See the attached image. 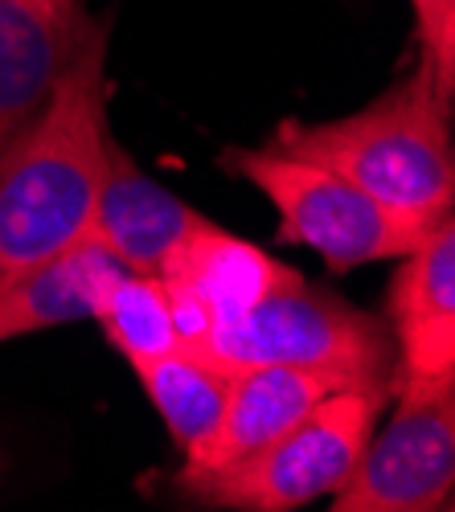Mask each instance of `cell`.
I'll use <instances>...</instances> for the list:
<instances>
[{
	"label": "cell",
	"instance_id": "6da1fadb",
	"mask_svg": "<svg viewBox=\"0 0 455 512\" xmlns=\"http://www.w3.org/2000/svg\"><path fill=\"white\" fill-rule=\"evenodd\" d=\"M107 33H95L58 78L41 119L0 160V275L91 238L107 160Z\"/></svg>",
	"mask_w": 455,
	"mask_h": 512
},
{
	"label": "cell",
	"instance_id": "7a4b0ae2",
	"mask_svg": "<svg viewBox=\"0 0 455 512\" xmlns=\"http://www.w3.org/2000/svg\"><path fill=\"white\" fill-rule=\"evenodd\" d=\"M267 144L333 168L406 222L439 226L451 218V95L423 58L374 103L324 123L283 119Z\"/></svg>",
	"mask_w": 455,
	"mask_h": 512
},
{
	"label": "cell",
	"instance_id": "3957f363",
	"mask_svg": "<svg viewBox=\"0 0 455 512\" xmlns=\"http://www.w3.org/2000/svg\"><path fill=\"white\" fill-rule=\"evenodd\" d=\"M386 402V390H333L292 431L251 455L214 467L185 463L173 476V496L230 512H292L312 500H333L353 476Z\"/></svg>",
	"mask_w": 455,
	"mask_h": 512
},
{
	"label": "cell",
	"instance_id": "277c9868",
	"mask_svg": "<svg viewBox=\"0 0 455 512\" xmlns=\"http://www.w3.org/2000/svg\"><path fill=\"white\" fill-rule=\"evenodd\" d=\"M230 369L292 365L337 390H386L394 377L390 328L378 312L353 308L304 275L230 320H218L201 345Z\"/></svg>",
	"mask_w": 455,
	"mask_h": 512
},
{
	"label": "cell",
	"instance_id": "5b68a950",
	"mask_svg": "<svg viewBox=\"0 0 455 512\" xmlns=\"http://www.w3.org/2000/svg\"><path fill=\"white\" fill-rule=\"evenodd\" d=\"M222 168L251 189H259L275 205L279 213L275 238L320 254L328 275H345L365 263L402 259L435 230L398 218L394 209L374 201L349 177L316 160L283 152L275 144L230 148L222 152Z\"/></svg>",
	"mask_w": 455,
	"mask_h": 512
},
{
	"label": "cell",
	"instance_id": "8992f818",
	"mask_svg": "<svg viewBox=\"0 0 455 512\" xmlns=\"http://www.w3.org/2000/svg\"><path fill=\"white\" fill-rule=\"evenodd\" d=\"M394 418L374 426L333 512H439L455 500V381L394 394Z\"/></svg>",
	"mask_w": 455,
	"mask_h": 512
},
{
	"label": "cell",
	"instance_id": "52a82bcc",
	"mask_svg": "<svg viewBox=\"0 0 455 512\" xmlns=\"http://www.w3.org/2000/svg\"><path fill=\"white\" fill-rule=\"evenodd\" d=\"M386 291V328L394 345V394L435 390L455 381V213L415 250L394 259Z\"/></svg>",
	"mask_w": 455,
	"mask_h": 512
},
{
	"label": "cell",
	"instance_id": "ba28073f",
	"mask_svg": "<svg viewBox=\"0 0 455 512\" xmlns=\"http://www.w3.org/2000/svg\"><path fill=\"white\" fill-rule=\"evenodd\" d=\"M95 25L87 0H0V160L50 107Z\"/></svg>",
	"mask_w": 455,
	"mask_h": 512
},
{
	"label": "cell",
	"instance_id": "9c48e42d",
	"mask_svg": "<svg viewBox=\"0 0 455 512\" xmlns=\"http://www.w3.org/2000/svg\"><path fill=\"white\" fill-rule=\"evenodd\" d=\"M201 222V213L181 201L173 189L152 181L144 168L123 152L115 136H107V160L95 193V218L91 242L111 250L128 271L160 275Z\"/></svg>",
	"mask_w": 455,
	"mask_h": 512
},
{
	"label": "cell",
	"instance_id": "30bf717a",
	"mask_svg": "<svg viewBox=\"0 0 455 512\" xmlns=\"http://www.w3.org/2000/svg\"><path fill=\"white\" fill-rule=\"evenodd\" d=\"M123 263L99 242H78L41 263L0 275V345L46 328L95 320Z\"/></svg>",
	"mask_w": 455,
	"mask_h": 512
},
{
	"label": "cell",
	"instance_id": "8fae6325",
	"mask_svg": "<svg viewBox=\"0 0 455 512\" xmlns=\"http://www.w3.org/2000/svg\"><path fill=\"white\" fill-rule=\"evenodd\" d=\"M337 386L324 381L308 369H292V365H246L234 369L230 394L222 406V418L214 426V435L205 439V447L197 455H189V467H214V463H230L242 459L259 447H267L271 439H279Z\"/></svg>",
	"mask_w": 455,
	"mask_h": 512
},
{
	"label": "cell",
	"instance_id": "7c38bea8",
	"mask_svg": "<svg viewBox=\"0 0 455 512\" xmlns=\"http://www.w3.org/2000/svg\"><path fill=\"white\" fill-rule=\"evenodd\" d=\"M160 279L189 287L214 312V324H218V320H230L246 308H255L271 291L296 283L300 271L279 263L263 246L222 230L210 218H201L189 230V238L177 246L169 267L160 271Z\"/></svg>",
	"mask_w": 455,
	"mask_h": 512
},
{
	"label": "cell",
	"instance_id": "4fadbf2b",
	"mask_svg": "<svg viewBox=\"0 0 455 512\" xmlns=\"http://www.w3.org/2000/svg\"><path fill=\"white\" fill-rule=\"evenodd\" d=\"M132 373L144 386L152 410L160 414L169 439L177 443V451L185 459L197 455L205 447V439L214 435L218 418H222L234 369L226 361H218L214 353H205V349L177 345L169 353L152 357V361L132 365Z\"/></svg>",
	"mask_w": 455,
	"mask_h": 512
},
{
	"label": "cell",
	"instance_id": "5bb4252c",
	"mask_svg": "<svg viewBox=\"0 0 455 512\" xmlns=\"http://www.w3.org/2000/svg\"><path fill=\"white\" fill-rule=\"evenodd\" d=\"M95 324L103 328L107 345L128 365L152 361V357L181 345L173 300H169L164 279L144 275V271H128V267L111 279L103 304L95 312Z\"/></svg>",
	"mask_w": 455,
	"mask_h": 512
},
{
	"label": "cell",
	"instance_id": "9a60e30c",
	"mask_svg": "<svg viewBox=\"0 0 455 512\" xmlns=\"http://www.w3.org/2000/svg\"><path fill=\"white\" fill-rule=\"evenodd\" d=\"M419 33V58L435 70L439 87L455 99V0H410Z\"/></svg>",
	"mask_w": 455,
	"mask_h": 512
}]
</instances>
